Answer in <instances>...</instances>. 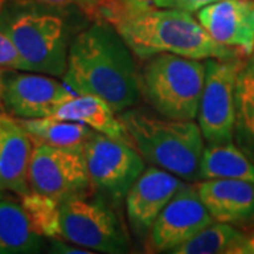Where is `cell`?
I'll list each match as a JSON object with an SVG mask.
<instances>
[{
    "label": "cell",
    "instance_id": "6da1fadb",
    "mask_svg": "<svg viewBox=\"0 0 254 254\" xmlns=\"http://www.w3.org/2000/svg\"><path fill=\"white\" fill-rule=\"evenodd\" d=\"M138 78L133 51L106 18L72 37L63 79L75 95H96L120 113L141 99Z\"/></svg>",
    "mask_w": 254,
    "mask_h": 254
},
{
    "label": "cell",
    "instance_id": "7a4b0ae2",
    "mask_svg": "<svg viewBox=\"0 0 254 254\" xmlns=\"http://www.w3.org/2000/svg\"><path fill=\"white\" fill-rule=\"evenodd\" d=\"M140 60L160 53L195 60H227L245 57L237 50L219 44L200 26L198 18L181 9H153L119 14L110 21Z\"/></svg>",
    "mask_w": 254,
    "mask_h": 254
},
{
    "label": "cell",
    "instance_id": "3957f363",
    "mask_svg": "<svg viewBox=\"0 0 254 254\" xmlns=\"http://www.w3.org/2000/svg\"><path fill=\"white\" fill-rule=\"evenodd\" d=\"M68 11L36 0H1L0 31L16 47L23 71L63 78L72 41Z\"/></svg>",
    "mask_w": 254,
    "mask_h": 254
},
{
    "label": "cell",
    "instance_id": "277c9868",
    "mask_svg": "<svg viewBox=\"0 0 254 254\" xmlns=\"http://www.w3.org/2000/svg\"><path fill=\"white\" fill-rule=\"evenodd\" d=\"M119 119L145 163L175 174L184 181H199L205 138L198 123L165 118L151 108L134 106L120 112Z\"/></svg>",
    "mask_w": 254,
    "mask_h": 254
},
{
    "label": "cell",
    "instance_id": "5b68a950",
    "mask_svg": "<svg viewBox=\"0 0 254 254\" xmlns=\"http://www.w3.org/2000/svg\"><path fill=\"white\" fill-rule=\"evenodd\" d=\"M202 60L160 53L140 69V92L145 103L165 118L195 120L205 83Z\"/></svg>",
    "mask_w": 254,
    "mask_h": 254
},
{
    "label": "cell",
    "instance_id": "8992f818",
    "mask_svg": "<svg viewBox=\"0 0 254 254\" xmlns=\"http://www.w3.org/2000/svg\"><path fill=\"white\" fill-rule=\"evenodd\" d=\"M61 233L64 240L98 253H127L130 247L115 206L98 193L61 200Z\"/></svg>",
    "mask_w": 254,
    "mask_h": 254
},
{
    "label": "cell",
    "instance_id": "52a82bcc",
    "mask_svg": "<svg viewBox=\"0 0 254 254\" xmlns=\"http://www.w3.org/2000/svg\"><path fill=\"white\" fill-rule=\"evenodd\" d=\"M245 61L243 57L205 61L206 73L196 118L208 145L233 143L237 78Z\"/></svg>",
    "mask_w": 254,
    "mask_h": 254
},
{
    "label": "cell",
    "instance_id": "ba28073f",
    "mask_svg": "<svg viewBox=\"0 0 254 254\" xmlns=\"http://www.w3.org/2000/svg\"><path fill=\"white\" fill-rule=\"evenodd\" d=\"M93 192L120 208L127 192L144 171V158L133 145L95 131L83 147Z\"/></svg>",
    "mask_w": 254,
    "mask_h": 254
},
{
    "label": "cell",
    "instance_id": "9c48e42d",
    "mask_svg": "<svg viewBox=\"0 0 254 254\" xmlns=\"http://www.w3.org/2000/svg\"><path fill=\"white\" fill-rule=\"evenodd\" d=\"M28 185L31 190L50 195L60 202L91 195L93 188L83 150L33 143Z\"/></svg>",
    "mask_w": 254,
    "mask_h": 254
},
{
    "label": "cell",
    "instance_id": "30bf717a",
    "mask_svg": "<svg viewBox=\"0 0 254 254\" xmlns=\"http://www.w3.org/2000/svg\"><path fill=\"white\" fill-rule=\"evenodd\" d=\"M75 96L64 82L40 72L7 71L0 79V100L4 109L17 119L53 116L64 102Z\"/></svg>",
    "mask_w": 254,
    "mask_h": 254
},
{
    "label": "cell",
    "instance_id": "8fae6325",
    "mask_svg": "<svg viewBox=\"0 0 254 254\" xmlns=\"http://www.w3.org/2000/svg\"><path fill=\"white\" fill-rule=\"evenodd\" d=\"M212 222L195 184L185 182L155 219L147 236V252L170 253Z\"/></svg>",
    "mask_w": 254,
    "mask_h": 254
},
{
    "label": "cell",
    "instance_id": "7c38bea8",
    "mask_svg": "<svg viewBox=\"0 0 254 254\" xmlns=\"http://www.w3.org/2000/svg\"><path fill=\"white\" fill-rule=\"evenodd\" d=\"M185 182L155 165L147 167L138 175L125 198L127 222L137 239H147L155 219Z\"/></svg>",
    "mask_w": 254,
    "mask_h": 254
},
{
    "label": "cell",
    "instance_id": "4fadbf2b",
    "mask_svg": "<svg viewBox=\"0 0 254 254\" xmlns=\"http://www.w3.org/2000/svg\"><path fill=\"white\" fill-rule=\"evenodd\" d=\"M196 18L219 44L245 57L254 53V0H218L198 10Z\"/></svg>",
    "mask_w": 254,
    "mask_h": 254
},
{
    "label": "cell",
    "instance_id": "5bb4252c",
    "mask_svg": "<svg viewBox=\"0 0 254 254\" xmlns=\"http://www.w3.org/2000/svg\"><path fill=\"white\" fill-rule=\"evenodd\" d=\"M195 187L213 220L242 227L254 225L253 182L216 178L200 180Z\"/></svg>",
    "mask_w": 254,
    "mask_h": 254
},
{
    "label": "cell",
    "instance_id": "9a60e30c",
    "mask_svg": "<svg viewBox=\"0 0 254 254\" xmlns=\"http://www.w3.org/2000/svg\"><path fill=\"white\" fill-rule=\"evenodd\" d=\"M33 141L21 123L0 113V187L24 195L30 190L28 165Z\"/></svg>",
    "mask_w": 254,
    "mask_h": 254
},
{
    "label": "cell",
    "instance_id": "2e32d148",
    "mask_svg": "<svg viewBox=\"0 0 254 254\" xmlns=\"http://www.w3.org/2000/svg\"><path fill=\"white\" fill-rule=\"evenodd\" d=\"M53 118L79 122L98 133L133 145L126 128L119 119V115H116V112L112 109L106 100L96 95H75L55 110Z\"/></svg>",
    "mask_w": 254,
    "mask_h": 254
},
{
    "label": "cell",
    "instance_id": "e0dca14e",
    "mask_svg": "<svg viewBox=\"0 0 254 254\" xmlns=\"http://www.w3.org/2000/svg\"><path fill=\"white\" fill-rule=\"evenodd\" d=\"M43 249L41 236L34 232L21 205L0 199V254L38 253Z\"/></svg>",
    "mask_w": 254,
    "mask_h": 254
},
{
    "label": "cell",
    "instance_id": "ac0fdd59",
    "mask_svg": "<svg viewBox=\"0 0 254 254\" xmlns=\"http://www.w3.org/2000/svg\"><path fill=\"white\" fill-rule=\"evenodd\" d=\"M18 122L24 127L33 143H43L60 148L83 150L88 140L95 133V130L83 123L53 116L18 119Z\"/></svg>",
    "mask_w": 254,
    "mask_h": 254
},
{
    "label": "cell",
    "instance_id": "d6986e66",
    "mask_svg": "<svg viewBox=\"0 0 254 254\" xmlns=\"http://www.w3.org/2000/svg\"><path fill=\"white\" fill-rule=\"evenodd\" d=\"M216 178L243 180L254 184V161L233 143L208 145L200 161V180Z\"/></svg>",
    "mask_w": 254,
    "mask_h": 254
},
{
    "label": "cell",
    "instance_id": "ffe728a7",
    "mask_svg": "<svg viewBox=\"0 0 254 254\" xmlns=\"http://www.w3.org/2000/svg\"><path fill=\"white\" fill-rule=\"evenodd\" d=\"M233 141L254 161V58L245 61L237 78Z\"/></svg>",
    "mask_w": 254,
    "mask_h": 254
},
{
    "label": "cell",
    "instance_id": "44dd1931",
    "mask_svg": "<svg viewBox=\"0 0 254 254\" xmlns=\"http://www.w3.org/2000/svg\"><path fill=\"white\" fill-rule=\"evenodd\" d=\"M21 208L31 227L40 236L63 239L60 200L46 193L30 190L21 195Z\"/></svg>",
    "mask_w": 254,
    "mask_h": 254
},
{
    "label": "cell",
    "instance_id": "7402d4cb",
    "mask_svg": "<svg viewBox=\"0 0 254 254\" xmlns=\"http://www.w3.org/2000/svg\"><path fill=\"white\" fill-rule=\"evenodd\" d=\"M242 232L233 225L213 220L196 235L177 246L171 254H219L226 253Z\"/></svg>",
    "mask_w": 254,
    "mask_h": 254
},
{
    "label": "cell",
    "instance_id": "603a6c76",
    "mask_svg": "<svg viewBox=\"0 0 254 254\" xmlns=\"http://www.w3.org/2000/svg\"><path fill=\"white\" fill-rule=\"evenodd\" d=\"M153 9H173V0H110L103 18L112 21L119 14L140 13Z\"/></svg>",
    "mask_w": 254,
    "mask_h": 254
},
{
    "label": "cell",
    "instance_id": "cb8c5ba5",
    "mask_svg": "<svg viewBox=\"0 0 254 254\" xmlns=\"http://www.w3.org/2000/svg\"><path fill=\"white\" fill-rule=\"evenodd\" d=\"M36 1L58 9L78 10L89 20L102 18L103 0H36Z\"/></svg>",
    "mask_w": 254,
    "mask_h": 254
},
{
    "label": "cell",
    "instance_id": "d4e9b609",
    "mask_svg": "<svg viewBox=\"0 0 254 254\" xmlns=\"http://www.w3.org/2000/svg\"><path fill=\"white\" fill-rule=\"evenodd\" d=\"M1 4V0H0ZM23 71V61L14 44L3 31H0V79L7 71Z\"/></svg>",
    "mask_w": 254,
    "mask_h": 254
},
{
    "label": "cell",
    "instance_id": "484cf974",
    "mask_svg": "<svg viewBox=\"0 0 254 254\" xmlns=\"http://www.w3.org/2000/svg\"><path fill=\"white\" fill-rule=\"evenodd\" d=\"M227 254H254V229L237 237L236 242L230 246Z\"/></svg>",
    "mask_w": 254,
    "mask_h": 254
},
{
    "label": "cell",
    "instance_id": "4316f807",
    "mask_svg": "<svg viewBox=\"0 0 254 254\" xmlns=\"http://www.w3.org/2000/svg\"><path fill=\"white\" fill-rule=\"evenodd\" d=\"M51 252L54 253H63V254H89L93 253L89 249H85L78 245H66L60 242V239H54V242L51 243Z\"/></svg>",
    "mask_w": 254,
    "mask_h": 254
},
{
    "label": "cell",
    "instance_id": "83f0119b",
    "mask_svg": "<svg viewBox=\"0 0 254 254\" xmlns=\"http://www.w3.org/2000/svg\"><path fill=\"white\" fill-rule=\"evenodd\" d=\"M213 1H218V0H173V9H181L193 13Z\"/></svg>",
    "mask_w": 254,
    "mask_h": 254
},
{
    "label": "cell",
    "instance_id": "f1b7e54d",
    "mask_svg": "<svg viewBox=\"0 0 254 254\" xmlns=\"http://www.w3.org/2000/svg\"><path fill=\"white\" fill-rule=\"evenodd\" d=\"M110 0H103V9H102V18H103V11H105V9L109 6Z\"/></svg>",
    "mask_w": 254,
    "mask_h": 254
},
{
    "label": "cell",
    "instance_id": "f546056e",
    "mask_svg": "<svg viewBox=\"0 0 254 254\" xmlns=\"http://www.w3.org/2000/svg\"><path fill=\"white\" fill-rule=\"evenodd\" d=\"M3 188H1V187H0V199H1V198H3Z\"/></svg>",
    "mask_w": 254,
    "mask_h": 254
}]
</instances>
